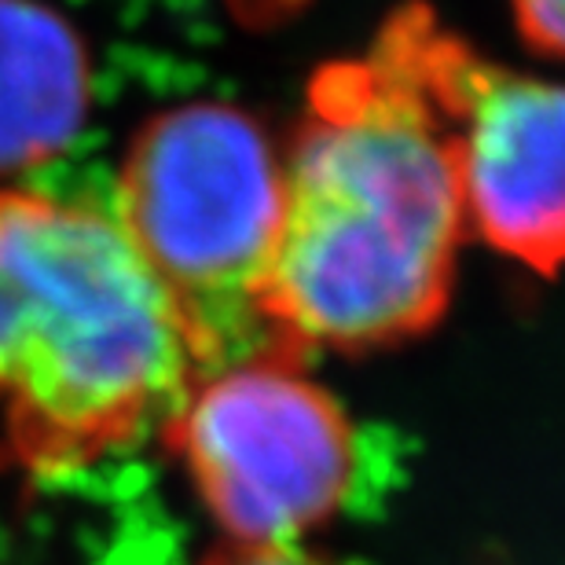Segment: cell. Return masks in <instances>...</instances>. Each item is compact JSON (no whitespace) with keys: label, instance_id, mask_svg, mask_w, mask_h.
<instances>
[{"label":"cell","instance_id":"obj_1","mask_svg":"<svg viewBox=\"0 0 565 565\" xmlns=\"http://www.w3.org/2000/svg\"><path fill=\"white\" fill-rule=\"evenodd\" d=\"M467 232L459 166L434 99L375 38L312 77L287 166L265 316L294 360L434 327Z\"/></svg>","mask_w":565,"mask_h":565},{"label":"cell","instance_id":"obj_2","mask_svg":"<svg viewBox=\"0 0 565 565\" xmlns=\"http://www.w3.org/2000/svg\"><path fill=\"white\" fill-rule=\"evenodd\" d=\"M195 364L115 213L0 188V437L38 478L132 448Z\"/></svg>","mask_w":565,"mask_h":565},{"label":"cell","instance_id":"obj_3","mask_svg":"<svg viewBox=\"0 0 565 565\" xmlns=\"http://www.w3.org/2000/svg\"><path fill=\"white\" fill-rule=\"evenodd\" d=\"M115 221L173 301L195 382L294 360L265 316L279 162L254 118L199 104L147 121L121 166Z\"/></svg>","mask_w":565,"mask_h":565},{"label":"cell","instance_id":"obj_4","mask_svg":"<svg viewBox=\"0 0 565 565\" xmlns=\"http://www.w3.org/2000/svg\"><path fill=\"white\" fill-rule=\"evenodd\" d=\"M162 429L232 544H298L353 484V426L298 360L199 379Z\"/></svg>","mask_w":565,"mask_h":565},{"label":"cell","instance_id":"obj_5","mask_svg":"<svg viewBox=\"0 0 565 565\" xmlns=\"http://www.w3.org/2000/svg\"><path fill=\"white\" fill-rule=\"evenodd\" d=\"M382 38L445 121L467 221L495 250L551 276L565 232L558 85L473 55L423 4L401 8Z\"/></svg>","mask_w":565,"mask_h":565},{"label":"cell","instance_id":"obj_6","mask_svg":"<svg viewBox=\"0 0 565 565\" xmlns=\"http://www.w3.org/2000/svg\"><path fill=\"white\" fill-rule=\"evenodd\" d=\"M85 96V55L66 22L30 0H0V173L63 151Z\"/></svg>","mask_w":565,"mask_h":565},{"label":"cell","instance_id":"obj_7","mask_svg":"<svg viewBox=\"0 0 565 565\" xmlns=\"http://www.w3.org/2000/svg\"><path fill=\"white\" fill-rule=\"evenodd\" d=\"M514 19L536 52L558 55L565 33V0H511Z\"/></svg>","mask_w":565,"mask_h":565},{"label":"cell","instance_id":"obj_8","mask_svg":"<svg viewBox=\"0 0 565 565\" xmlns=\"http://www.w3.org/2000/svg\"><path fill=\"white\" fill-rule=\"evenodd\" d=\"M202 565H334L301 544H228Z\"/></svg>","mask_w":565,"mask_h":565}]
</instances>
